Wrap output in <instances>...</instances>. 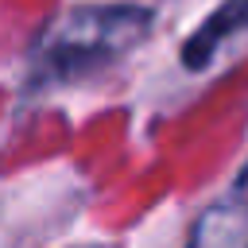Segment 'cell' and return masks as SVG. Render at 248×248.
Instances as JSON below:
<instances>
[{
	"mask_svg": "<svg viewBox=\"0 0 248 248\" xmlns=\"http://www.w3.org/2000/svg\"><path fill=\"white\" fill-rule=\"evenodd\" d=\"M186 248H248V163L232 186L198 213Z\"/></svg>",
	"mask_w": 248,
	"mask_h": 248,
	"instance_id": "obj_2",
	"label": "cell"
},
{
	"mask_svg": "<svg viewBox=\"0 0 248 248\" xmlns=\"http://www.w3.org/2000/svg\"><path fill=\"white\" fill-rule=\"evenodd\" d=\"M155 12L143 4H78L58 12L35 50L31 66L46 81H78L89 78L124 54H132L151 35Z\"/></svg>",
	"mask_w": 248,
	"mask_h": 248,
	"instance_id": "obj_1",
	"label": "cell"
},
{
	"mask_svg": "<svg viewBox=\"0 0 248 248\" xmlns=\"http://www.w3.org/2000/svg\"><path fill=\"white\" fill-rule=\"evenodd\" d=\"M240 31H248V0H225V4L213 8V12L194 27V35L182 43V50H178L182 66H186V70H205V66L217 58V50H221L232 35H240Z\"/></svg>",
	"mask_w": 248,
	"mask_h": 248,
	"instance_id": "obj_3",
	"label": "cell"
},
{
	"mask_svg": "<svg viewBox=\"0 0 248 248\" xmlns=\"http://www.w3.org/2000/svg\"><path fill=\"white\" fill-rule=\"evenodd\" d=\"M81 248H108V244H81Z\"/></svg>",
	"mask_w": 248,
	"mask_h": 248,
	"instance_id": "obj_4",
	"label": "cell"
}]
</instances>
